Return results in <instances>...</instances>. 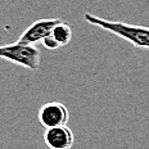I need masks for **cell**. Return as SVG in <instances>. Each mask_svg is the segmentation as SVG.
<instances>
[{"instance_id":"cell-1","label":"cell","mask_w":149,"mask_h":149,"mask_svg":"<svg viewBox=\"0 0 149 149\" xmlns=\"http://www.w3.org/2000/svg\"><path fill=\"white\" fill-rule=\"evenodd\" d=\"M84 19L93 26L100 27V29L131 42L135 48L149 50V27L134 26V24H127L123 22H112V21L97 17L91 13H85Z\"/></svg>"},{"instance_id":"cell-2","label":"cell","mask_w":149,"mask_h":149,"mask_svg":"<svg viewBox=\"0 0 149 149\" xmlns=\"http://www.w3.org/2000/svg\"><path fill=\"white\" fill-rule=\"evenodd\" d=\"M40 54H41L40 49L36 45L21 44L18 41L0 46V58L29 68L31 71H37L40 68V61H41Z\"/></svg>"},{"instance_id":"cell-3","label":"cell","mask_w":149,"mask_h":149,"mask_svg":"<svg viewBox=\"0 0 149 149\" xmlns=\"http://www.w3.org/2000/svg\"><path fill=\"white\" fill-rule=\"evenodd\" d=\"M37 118L42 127L52 129V127L66 126L70 120V114L64 104L59 102H49L40 107Z\"/></svg>"},{"instance_id":"cell-4","label":"cell","mask_w":149,"mask_h":149,"mask_svg":"<svg viewBox=\"0 0 149 149\" xmlns=\"http://www.w3.org/2000/svg\"><path fill=\"white\" fill-rule=\"evenodd\" d=\"M59 22L61 19H57V18H45V19L35 21L29 29L23 31L17 41L21 42V44L35 45L50 35L53 29Z\"/></svg>"},{"instance_id":"cell-5","label":"cell","mask_w":149,"mask_h":149,"mask_svg":"<svg viewBox=\"0 0 149 149\" xmlns=\"http://www.w3.org/2000/svg\"><path fill=\"white\" fill-rule=\"evenodd\" d=\"M44 143L49 149H71L74 143V135L67 125L45 129Z\"/></svg>"},{"instance_id":"cell-6","label":"cell","mask_w":149,"mask_h":149,"mask_svg":"<svg viewBox=\"0 0 149 149\" xmlns=\"http://www.w3.org/2000/svg\"><path fill=\"white\" fill-rule=\"evenodd\" d=\"M52 36L55 39V41L59 44V46H64L70 44V41L72 40V30L67 23H64L63 21H61L57 26L53 29Z\"/></svg>"},{"instance_id":"cell-7","label":"cell","mask_w":149,"mask_h":149,"mask_svg":"<svg viewBox=\"0 0 149 149\" xmlns=\"http://www.w3.org/2000/svg\"><path fill=\"white\" fill-rule=\"evenodd\" d=\"M42 45H44L46 49H49V50H55V49L59 48V44L55 41V39L52 36V33L42 40Z\"/></svg>"}]
</instances>
